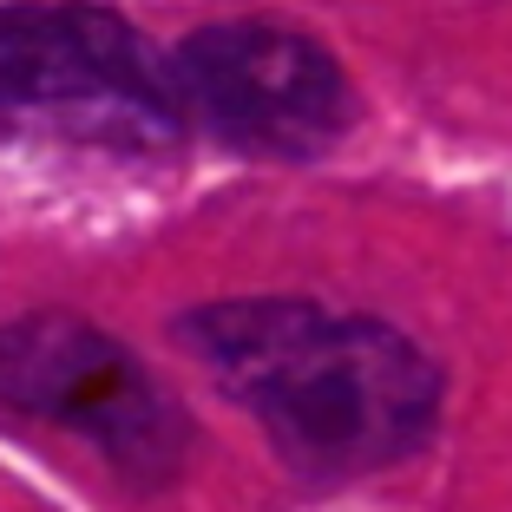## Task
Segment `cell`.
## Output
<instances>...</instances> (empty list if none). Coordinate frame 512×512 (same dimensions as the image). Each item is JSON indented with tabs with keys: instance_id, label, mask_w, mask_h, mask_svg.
Instances as JSON below:
<instances>
[{
	"instance_id": "obj_3",
	"label": "cell",
	"mask_w": 512,
	"mask_h": 512,
	"mask_svg": "<svg viewBox=\"0 0 512 512\" xmlns=\"http://www.w3.org/2000/svg\"><path fill=\"white\" fill-rule=\"evenodd\" d=\"M0 407L73 427L132 480H165L184 453V414L132 348L79 316H27L0 329Z\"/></svg>"
},
{
	"instance_id": "obj_4",
	"label": "cell",
	"mask_w": 512,
	"mask_h": 512,
	"mask_svg": "<svg viewBox=\"0 0 512 512\" xmlns=\"http://www.w3.org/2000/svg\"><path fill=\"white\" fill-rule=\"evenodd\" d=\"M178 99L204 132L256 158H309L348 132V79L316 40L289 27H204L171 60Z\"/></svg>"
},
{
	"instance_id": "obj_1",
	"label": "cell",
	"mask_w": 512,
	"mask_h": 512,
	"mask_svg": "<svg viewBox=\"0 0 512 512\" xmlns=\"http://www.w3.org/2000/svg\"><path fill=\"white\" fill-rule=\"evenodd\" d=\"M184 342L309 473H368L427 440L440 368L401 329L316 302H211Z\"/></svg>"
},
{
	"instance_id": "obj_2",
	"label": "cell",
	"mask_w": 512,
	"mask_h": 512,
	"mask_svg": "<svg viewBox=\"0 0 512 512\" xmlns=\"http://www.w3.org/2000/svg\"><path fill=\"white\" fill-rule=\"evenodd\" d=\"M0 125L99 151H165L184 99L119 14L0 7Z\"/></svg>"
}]
</instances>
